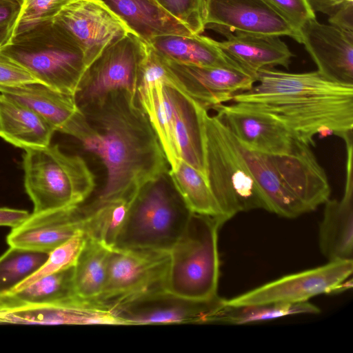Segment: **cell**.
Here are the masks:
<instances>
[{
	"mask_svg": "<svg viewBox=\"0 0 353 353\" xmlns=\"http://www.w3.org/2000/svg\"><path fill=\"white\" fill-rule=\"evenodd\" d=\"M0 51L26 68L37 81L76 96L87 68L83 53L54 20L14 35Z\"/></svg>",
	"mask_w": 353,
	"mask_h": 353,
	"instance_id": "obj_4",
	"label": "cell"
},
{
	"mask_svg": "<svg viewBox=\"0 0 353 353\" xmlns=\"http://www.w3.org/2000/svg\"><path fill=\"white\" fill-rule=\"evenodd\" d=\"M0 323L42 325H121L108 307L79 296L69 301L0 310Z\"/></svg>",
	"mask_w": 353,
	"mask_h": 353,
	"instance_id": "obj_20",
	"label": "cell"
},
{
	"mask_svg": "<svg viewBox=\"0 0 353 353\" xmlns=\"http://www.w3.org/2000/svg\"><path fill=\"white\" fill-rule=\"evenodd\" d=\"M301 42L330 81L353 85V33L308 20L300 28Z\"/></svg>",
	"mask_w": 353,
	"mask_h": 353,
	"instance_id": "obj_18",
	"label": "cell"
},
{
	"mask_svg": "<svg viewBox=\"0 0 353 353\" xmlns=\"http://www.w3.org/2000/svg\"><path fill=\"white\" fill-rule=\"evenodd\" d=\"M168 173L176 192L191 212L211 216L225 223L207 180L201 172L179 159Z\"/></svg>",
	"mask_w": 353,
	"mask_h": 353,
	"instance_id": "obj_29",
	"label": "cell"
},
{
	"mask_svg": "<svg viewBox=\"0 0 353 353\" xmlns=\"http://www.w3.org/2000/svg\"><path fill=\"white\" fill-rule=\"evenodd\" d=\"M0 92L34 110L55 131L74 137L82 144L94 134L74 95L59 92L41 83L0 85Z\"/></svg>",
	"mask_w": 353,
	"mask_h": 353,
	"instance_id": "obj_17",
	"label": "cell"
},
{
	"mask_svg": "<svg viewBox=\"0 0 353 353\" xmlns=\"http://www.w3.org/2000/svg\"><path fill=\"white\" fill-rule=\"evenodd\" d=\"M170 14L183 23L192 33L201 34L205 29L206 0H156Z\"/></svg>",
	"mask_w": 353,
	"mask_h": 353,
	"instance_id": "obj_35",
	"label": "cell"
},
{
	"mask_svg": "<svg viewBox=\"0 0 353 353\" xmlns=\"http://www.w3.org/2000/svg\"><path fill=\"white\" fill-rule=\"evenodd\" d=\"M47 253L12 247L0 256V295L12 290L46 261Z\"/></svg>",
	"mask_w": 353,
	"mask_h": 353,
	"instance_id": "obj_32",
	"label": "cell"
},
{
	"mask_svg": "<svg viewBox=\"0 0 353 353\" xmlns=\"http://www.w3.org/2000/svg\"><path fill=\"white\" fill-rule=\"evenodd\" d=\"M134 200L94 199L81 203L84 214L83 232L87 237L112 249Z\"/></svg>",
	"mask_w": 353,
	"mask_h": 353,
	"instance_id": "obj_28",
	"label": "cell"
},
{
	"mask_svg": "<svg viewBox=\"0 0 353 353\" xmlns=\"http://www.w3.org/2000/svg\"><path fill=\"white\" fill-rule=\"evenodd\" d=\"M29 216V212L24 210L0 208V226L16 228Z\"/></svg>",
	"mask_w": 353,
	"mask_h": 353,
	"instance_id": "obj_40",
	"label": "cell"
},
{
	"mask_svg": "<svg viewBox=\"0 0 353 353\" xmlns=\"http://www.w3.org/2000/svg\"><path fill=\"white\" fill-rule=\"evenodd\" d=\"M314 12L330 15L337 7L350 0H307Z\"/></svg>",
	"mask_w": 353,
	"mask_h": 353,
	"instance_id": "obj_41",
	"label": "cell"
},
{
	"mask_svg": "<svg viewBox=\"0 0 353 353\" xmlns=\"http://www.w3.org/2000/svg\"><path fill=\"white\" fill-rule=\"evenodd\" d=\"M192 212L160 182L144 188L132 202L112 249L169 252Z\"/></svg>",
	"mask_w": 353,
	"mask_h": 353,
	"instance_id": "obj_8",
	"label": "cell"
},
{
	"mask_svg": "<svg viewBox=\"0 0 353 353\" xmlns=\"http://www.w3.org/2000/svg\"><path fill=\"white\" fill-rule=\"evenodd\" d=\"M85 239V234L81 232L56 248L49 253L46 261L34 273L21 282L10 292H16L41 277L74 266Z\"/></svg>",
	"mask_w": 353,
	"mask_h": 353,
	"instance_id": "obj_33",
	"label": "cell"
},
{
	"mask_svg": "<svg viewBox=\"0 0 353 353\" xmlns=\"http://www.w3.org/2000/svg\"><path fill=\"white\" fill-rule=\"evenodd\" d=\"M232 101L278 119L310 145L317 134L353 135V85L330 81L318 71L259 70L254 85Z\"/></svg>",
	"mask_w": 353,
	"mask_h": 353,
	"instance_id": "obj_2",
	"label": "cell"
},
{
	"mask_svg": "<svg viewBox=\"0 0 353 353\" xmlns=\"http://www.w3.org/2000/svg\"><path fill=\"white\" fill-rule=\"evenodd\" d=\"M232 135L248 148L265 154L292 152L302 141L284 123L272 116L234 103L213 107Z\"/></svg>",
	"mask_w": 353,
	"mask_h": 353,
	"instance_id": "obj_15",
	"label": "cell"
},
{
	"mask_svg": "<svg viewBox=\"0 0 353 353\" xmlns=\"http://www.w3.org/2000/svg\"><path fill=\"white\" fill-rule=\"evenodd\" d=\"M225 305L219 296L210 299H193L167 290L151 293L112 310L121 325L154 323H212Z\"/></svg>",
	"mask_w": 353,
	"mask_h": 353,
	"instance_id": "obj_12",
	"label": "cell"
},
{
	"mask_svg": "<svg viewBox=\"0 0 353 353\" xmlns=\"http://www.w3.org/2000/svg\"><path fill=\"white\" fill-rule=\"evenodd\" d=\"M74 266L45 276L16 292L0 295V310L26 305L69 301L78 297Z\"/></svg>",
	"mask_w": 353,
	"mask_h": 353,
	"instance_id": "obj_27",
	"label": "cell"
},
{
	"mask_svg": "<svg viewBox=\"0 0 353 353\" xmlns=\"http://www.w3.org/2000/svg\"><path fill=\"white\" fill-rule=\"evenodd\" d=\"M328 16L330 25L353 33V0L343 3Z\"/></svg>",
	"mask_w": 353,
	"mask_h": 353,
	"instance_id": "obj_38",
	"label": "cell"
},
{
	"mask_svg": "<svg viewBox=\"0 0 353 353\" xmlns=\"http://www.w3.org/2000/svg\"><path fill=\"white\" fill-rule=\"evenodd\" d=\"M320 309L308 301L296 303H261L241 306L225 305L213 317L212 323L241 325L279 317L318 314Z\"/></svg>",
	"mask_w": 353,
	"mask_h": 353,
	"instance_id": "obj_31",
	"label": "cell"
},
{
	"mask_svg": "<svg viewBox=\"0 0 353 353\" xmlns=\"http://www.w3.org/2000/svg\"><path fill=\"white\" fill-rule=\"evenodd\" d=\"M14 28V24L0 28V48L11 40Z\"/></svg>",
	"mask_w": 353,
	"mask_h": 353,
	"instance_id": "obj_42",
	"label": "cell"
},
{
	"mask_svg": "<svg viewBox=\"0 0 353 353\" xmlns=\"http://www.w3.org/2000/svg\"><path fill=\"white\" fill-rule=\"evenodd\" d=\"M161 58L170 72L172 85L208 110L232 101L234 94L249 90L256 81L241 70L182 64Z\"/></svg>",
	"mask_w": 353,
	"mask_h": 353,
	"instance_id": "obj_16",
	"label": "cell"
},
{
	"mask_svg": "<svg viewBox=\"0 0 353 353\" xmlns=\"http://www.w3.org/2000/svg\"><path fill=\"white\" fill-rule=\"evenodd\" d=\"M353 272V260L329 261L315 268L288 274L230 299L228 305L296 303L314 296L346 290Z\"/></svg>",
	"mask_w": 353,
	"mask_h": 353,
	"instance_id": "obj_11",
	"label": "cell"
},
{
	"mask_svg": "<svg viewBox=\"0 0 353 353\" xmlns=\"http://www.w3.org/2000/svg\"><path fill=\"white\" fill-rule=\"evenodd\" d=\"M53 20L81 49L87 67L104 49L130 32L120 19L97 0H74Z\"/></svg>",
	"mask_w": 353,
	"mask_h": 353,
	"instance_id": "obj_14",
	"label": "cell"
},
{
	"mask_svg": "<svg viewBox=\"0 0 353 353\" xmlns=\"http://www.w3.org/2000/svg\"><path fill=\"white\" fill-rule=\"evenodd\" d=\"M214 43L256 80L259 70L281 65L288 68L293 54L278 36H225Z\"/></svg>",
	"mask_w": 353,
	"mask_h": 353,
	"instance_id": "obj_24",
	"label": "cell"
},
{
	"mask_svg": "<svg viewBox=\"0 0 353 353\" xmlns=\"http://www.w3.org/2000/svg\"><path fill=\"white\" fill-rule=\"evenodd\" d=\"M22 6L23 0H0V28L15 26Z\"/></svg>",
	"mask_w": 353,
	"mask_h": 353,
	"instance_id": "obj_39",
	"label": "cell"
},
{
	"mask_svg": "<svg viewBox=\"0 0 353 353\" xmlns=\"http://www.w3.org/2000/svg\"><path fill=\"white\" fill-rule=\"evenodd\" d=\"M30 83H39L21 64L0 51V85L14 86Z\"/></svg>",
	"mask_w": 353,
	"mask_h": 353,
	"instance_id": "obj_37",
	"label": "cell"
},
{
	"mask_svg": "<svg viewBox=\"0 0 353 353\" xmlns=\"http://www.w3.org/2000/svg\"><path fill=\"white\" fill-rule=\"evenodd\" d=\"M110 250L101 243L86 236L74 265V283L78 296L88 300H96L99 296L106 279Z\"/></svg>",
	"mask_w": 353,
	"mask_h": 353,
	"instance_id": "obj_30",
	"label": "cell"
},
{
	"mask_svg": "<svg viewBox=\"0 0 353 353\" xmlns=\"http://www.w3.org/2000/svg\"><path fill=\"white\" fill-rule=\"evenodd\" d=\"M84 214L81 205L32 213L6 237L9 246L49 254L79 232Z\"/></svg>",
	"mask_w": 353,
	"mask_h": 353,
	"instance_id": "obj_19",
	"label": "cell"
},
{
	"mask_svg": "<svg viewBox=\"0 0 353 353\" xmlns=\"http://www.w3.org/2000/svg\"><path fill=\"white\" fill-rule=\"evenodd\" d=\"M205 26L223 35L288 36L300 34L262 0H206Z\"/></svg>",
	"mask_w": 353,
	"mask_h": 353,
	"instance_id": "obj_13",
	"label": "cell"
},
{
	"mask_svg": "<svg viewBox=\"0 0 353 353\" xmlns=\"http://www.w3.org/2000/svg\"><path fill=\"white\" fill-rule=\"evenodd\" d=\"M148 44L162 57L176 63L245 71L218 48L214 39L201 34L160 35L152 39Z\"/></svg>",
	"mask_w": 353,
	"mask_h": 353,
	"instance_id": "obj_26",
	"label": "cell"
},
{
	"mask_svg": "<svg viewBox=\"0 0 353 353\" xmlns=\"http://www.w3.org/2000/svg\"><path fill=\"white\" fill-rule=\"evenodd\" d=\"M148 43L129 32L87 67L76 94L80 107L119 90L137 96Z\"/></svg>",
	"mask_w": 353,
	"mask_h": 353,
	"instance_id": "obj_10",
	"label": "cell"
},
{
	"mask_svg": "<svg viewBox=\"0 0 353 353\" xmlns=\"http://www.w3.org/2000/svg\"><path fill=\"white\" fill-rule=\"evenodd\" d=\"M169 252L111 249L105 284L99 303L114 308L143 296L166 290Z\"/></svg>",
	"mask_w": 353,
	"mask_h": 353,
	"instance_id": "obj_9",
	"label": "cell"
},
{
	"mask_svg": "<svg viewBox=\"0 0 353 353\" xmlns=\"http://www.w3.org/2000/svg\"><path fill=\"white\" fill-rule=\"evenodd\" d=\"M299 33L301 27L316 18L307 0H262ZM300 34V33H299Z\"/></svg>",
	"mask_w": 353,
	"mask_h": 353,
	"instance_id": "obj_36",
	"label": "cell"
},
{
	"mask_svg": "<svg viewBox=\"0 0 353 353\" xmlns=\"http://www.w3.org/2000/svg\"><path fill=\"white\" fill-rule=\"evenodd\" d=\"M204 130L206 179L224 221L241 212L266 210L262 194L221 118L206 110Z\"/></svg>",
	"mask_w": 353,
	"mask_h": 353,
	"instance_id": "obj_7",
	"label": "cell"
},
{
	"mask_svg": "<svg viewBox=\"0 0 353 353\" xmlns=\"http://www.w3.org/2000/svg\"><path fill=\"white\" fill-rule=\"evenodd\" d=\"M72 1L23 0L22 9L15 23L13 36L38 23L53 20Z\"/></svg>",
	"mask_w": 353,
	"mask_h": 353,
	"instance_id": "obj_34",
	"label": "cell"
},
{
	"mask_svg": "<svg viewBox=\"0 0 353 353\" xmlns=\"http://www.w3.org/2000/svg\"><path fill=\"white\" fill-rule=\"evenodd\" d=\"M218 219L192 213L181 235L169 251L165 289L193 299L217 296L219 277Z\"/></svg>",
	"mask_w": 353,
	"mask_h": 353,
	"instance_id": "obj_6",
	"label": "cell"
},
{
	"mask_svg": "<svg viewBox=\"0 0 353 353\" xmlns=\"http://www.w3.org/2000/svg\"><path fill=\"white\" fill-rule=\"evenodd\" d=\"M128 29L147 43L165 34L192 36L183 23L166 12L156 0H97Z\"/></svg>",
	"mask_w": 353,
	"mask_h": 353,
	"instance_id": "obj_23",
	"label": "cell"
},
{
	"mask_svg": "<svg viewBox=\"0 0 353 353\" xmlns=\"http://www.w3.org/2000/svg\"><path fill=\"white\" fill-rule=\"evenodd\" d=\"M163 94L180 158L206 179L204 114L208 110L169 83L163 82Z\"/></svg>",
	"mask_w": 353,
	"mask_h": 353,
	"instance_id": "obj_22",
	"label": "cell"
},
{
	"mask_svg": "<svg viewBox=\"0 0 353 353\" xmlns=\"http://www.w3.org/2000/svg\"><path fill=\"white\" fill-rule=\"evenodd\" d=\"M230 133L262 194L266 210L293 219L316 210L330 199L327 175L309 144L303 143L287 154H265L248 148Z\"/></svg>",
	"mask_w": 353,
	"mask_h": 353,
	"instance_id": "obj_3",
	"label": "cell"
},
{
	"mask_svg": "<svg viewBox=\"0 0 353 353\" xmlns=\"http://www.w3.org/2000/svg\"><path fill=\"white\" fill-rule=\"evenodd\" d=\"M25 151L24 185L32 213L81 204L93 192L95 177L81 157L66 154L58 145Z\"/></svg>",
	"mask_w": 353,
	"mask_h": 353,
	"instance_id": "obj_5",
	"label": "cell"
},
{
	"mask_svg": "<svg viewBox=\"0 0 353 353\" xmlns=\"http://www.w3.org/2000/svg\"><path fill=\"white\" fill-rule=\"evenodd\" d=\"M54 128L26 105L0 92V137L24 150L50 145Z\"/></svg>",
	"mask_w": 353,
	"mask_h": 353,
	"instance_id": "obj_25",
	"label": "cell"
},
{
	"mask_svg": "<svg viewBox=\"0 0 353 353\" xmlns=\"http://www.w3.org/2000/svg\"><path fill=\"white\" fill-rule=\"evenodd\" d=\"M80 108L94 130L83 145L106 170L105 185L94 199L134 200L168 172L161 145L137 96L115 91Z\"/></svg>",
	"mask_w": 353,
	"mask_h": 353,
	"instance_id": "obj_1",
	"label": "cell"
},
{
	"mask_svg": "<svg viewBox=\"0 0 353 353\" xmlns=\"http://www.w3.org/2000/svg\"><path fill=\"white\" fill-rule=\"evenodd\" d=\"M344 141L347 161L343 196L341 200L325 201L319 226L320 250L329 261L353 260V138Z\"/></svg>",
	"mask_w": 353,
	"mask_h": 353,
	"instance_id": "obj_21",
	"label": "cell"
}]
</instances>
